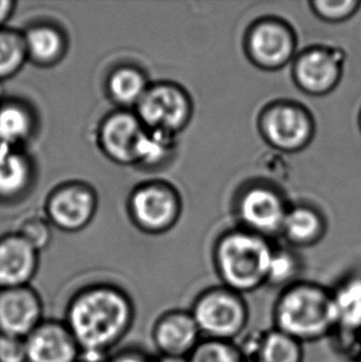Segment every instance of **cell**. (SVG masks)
Wrapping results in <instances>:
<instances>
[{
    "label": "cell",
    "instance_id": "603a6c76",
    "mask_svg": "<svg viewBox=\"0 0 361 362\" xmlns=\"http://www.w3.org/2000/svg\"><path fill=\"white\" fill-rule=\"evenodd\" d=\"M176 148V135L145 127L137 142L135 163L147 168L165 166L175 157Z\"/></svg>",
    "mask_w": 361,
    "mask_h": 362
},
{
    "label": "cell",
    "instance_id": "836d02e7",
    "mask_svg": "<svg viewBox=\"0 0 361 362\" xmlns=\"http://www.w3.org/2000/svg\"><path fill=\"white\" fill-rule=\"evenodd\" d=\"M355 353L357 356L361 358V334L359 335V338L357 340V348H355Z\"/></svg>",
    "mask_w": 361,
    "mask_h": 362
},
{
    "label": "cell",
    "instance_id": "ac0fdd59",
    "mask_svg": "<svg viewBox=\"0 0 361 362\" xmlns=\"http://www.w3.org/2000/svg\"><path fill=\"white\" fill-rule=\"evenodd\" d=\"M239 345L248 362L304 361V345L273 327L250 335Z\"/></svg>",
    "mask_w": 361,
    "mask_h": 362
},
{
    "label": "cell",
    "instance_id": "cb8c5ba5",
    "mask_svg": "<svg viewBox=\"0 0 361 362\" xmlns=\"http://www.w3.org/2000/svg\"><path fill=\"white\" fill-rule=\"evenodd\" d=\"M108 92L113 100L122 107H137L149 88L147 77L132 66L114 69L108 78Z\"/></svg>",
    "mask_w": 361,
    "mask_h": 362
},
{
    "label": "cell",
    "instance_id": "6da1fadb",
    "mask_svg": "<svg viewBox=\"0 0 361 362\" xmlns=\"http://www.w3.org/2000/svg\"><path fill=\"white\" fill-rule=\"evenodd\" d=\"M62 320L79 343L81 358L104 362L132 332L137 305L122 287L97 282L69 297Z\"/></svg>",
    "mask_w": 361,
    "mask_h": 362
},
{
    "label": "cell",
    "instance_id": "f1b7e54d",
    "mask_svg": "<svg viewBox=\"0 0 361 362\" xmlns=\"http://www.w3.org/2000/svg\"><path fill=\"white\" fill-rule=\"evenodd\" d=\"M28 244L31 245L36 251L46 249L52 239V230L49 221L42 218H29L21 224L18 231Z\"/></svg>",
    "mask_w": 361,
    "mask_h": 362
},
{
    "label": "cell",
    "instance_id": "484cf974",
    "mask_svg": "<svg viewBox=\"0 0 361 362\" xmlns=\"http://www.w3.org/2000/svg\"><path fill=\"white\" fill-rule=\"evenodd\" d=\"M28 59L24 36L13 30L0 29V79L14 76Z\"/></svg>",
    "mask_w": 361,
    "mask_h": 362
},
{
    "label": "cell",
    "instance_id": "52a82bcc",
    "mask_svg": "<svg viewBox=\"0 0 361 362\" xmlns=\"http://www.w3.org/2000/svg\"><path fill=\"white\" fill-rule=\"evenodd\" d=\"M246 59L256 69L276 72L292 64L298 54V39L292 25L273 15L255 19L243 40Z\"/></svg>",
    "mask_w": 361,
    "mask_h": 362
},
{
    "label": "cell",
    "instance_id": "d6986e66",
    "mask_svg": "<svg viewBox=\"0 0 361 362\" xmlns=\"http://www.w3.org/2000/svg\"><path fill=\"white\" fill-rule=\"evenodd\" d=\"M327 233V219L317 206L296 203L288 208L281 234L292 249H306L323 240Z\"/></svg>",
    "mask_w": 361,
    "mask_h": 362
},
{
    "label": "cell",
    "instance_id": "277c9868",
    "mask_svg": "<svg viewBox=\"0 0 361 362\" xmlns=\"http://www.w3.org/2000/svg\"><path fill=\"white\" fill-rule=\"evenodd\" d=\"M190 312L202 338L235 341L249 325V304L244 294L222 284L197 294Z\"/></svg>",
    "mask_w": 361,
    "mask_h": 362
},
{
    "label": "cell",
    "instance_id": "f546056e",
    "mask_svg": "<svg viewBox=\"0 0 361 362\" xmlns=\"http://www.w3.org/2000/svg\"><path fill=\"white\" fill-rule=\"evenodd\" d=\"M0 362H26L25 339L0 334Z\"/></svg>",
    "mask_w": 361,
    "mask_h": 362
},
{
    "label": "cell",
    "instance_id": "1f68e13d",
    "mask_svg": "<svg viewBox=\"0 0 361 362\" xmlns=\"http://www.w3.org/2000/svg\"><path fill=\"white\" fill-rule=\"evenodd\" d=\"M14 1L10 0H0V29L4 25L5 21L9 19L10 15L14 10Z\"/></svg>",
    "mask_w": 361,
    "mask_h": 362
},
{
    "label": "cell",
    "instance_id": "44dd1931",
    "mask_svg": "<svg viewBox=\"0 0 361 362\" xmlns=\"http://www.w3.org/2000/svg\"><path fill=\"white\" fill-rule=\"evenodd\" d=\"M23 36L28 59L39 66L55 64L66 54V37L54 25H34Z\"/></svg>",
    "mask_w": 361,
    "mask_h": 362
},
{
    "label": "cell",
    "instance_id": "4dcf8cb0",
    "mask_svg": "<svg viewBox=\"0 0 361 362\" xmlns=\"http://www.w3.org/2000/svg\"><path fill=\"white\" fill-rule=\"evenodd\" d=\"M104 362H155V358L142 346L127 345L114 350Z\"/></svg>",
    "mask_w": 361,
    "mask_h": 362
},
{
    "label": "cell",
    "instance_id": "d6a6232c",
    "mask_svg": "<svg viewBox=\"0 0 361 362\" xmlns=\"http://www.w3.org/2000/svg\"><path fill=\"white\" fill-rule=\"evenodd\" d=\"M155 362H188L187 358H172V356H156Z\"/></svg>",
    "mask_w": 361,
    "mask_h": 362
},
{
    "label": "cell",
    "instance_id": "7c38bea8",
    "mask_svg": "<svg viewBox=\"0 0 361 362\" xmlns=\"http://www.w3.org/2000/svg\"><path fill=\"white\" fill-rule=\"evenodd\" d=\"M45 319L44 299L31 284L0 289V334L25 339Z\"/></svg>",
    "mask_w": 361,
    "mask_h": 362
},
{
    "label": "cell",
    "instance_id": "e0dca14e",
    "mask_svg": "<svg viewBox=\"0 0 361 362\" xmlns=\"http://www.w3.org/2000/svg\"><path fill=\"white\" fill-rule=\"evenodd\" d=\"M39 269V251L18 235L0 239V289L30 286Z\"/></svg>",
    "mask_w": 361,
    "mask_h": 362
},
{
    "label": "cell",
    "instance_id": "8fae6325",
    "mask_svg": "<svg viewBox=\"0 0 361 362\" xmlns=\"http://www.w3.org/2000/svg\"><path fill=\"white\" fill-rule=\"evenodd\" d=\"M157 356L188 358L202 340L190 309L172 308L157 315L150 332Z\"/></svg>",
    "mask_w": 361,
    "mask_h": 362
},
{
    "label": "cell",
    "instance_id": "d4e9b609",
    "mask_svg": "<svg viewBox=\"0 0 361 362\" xmlns=\"http://www.w3.org/2000/svg\"><path fill=\"white\" fill-rule=\"evenodd\" d=\"M302 272V259L296 250L290 246H275L270 259L266 286L281 291L301 281Z\"/></svg>",
    "mask_w": 361,
    "mask_h": 362
},
{
    "label": "cell",
    "instance_id": "5bb4252c",
    "mask_svg": "<svg viewBox=\"0 0 361 362\" xmlns=\"http://www.w3.org/2000/svg\"><path fill=\"white\" fill-rule=\"evenodd\" d=\"M26 362H79L81 348L62 319L46 318L25 338Z\"/></svg>",
    "mask_w": 361,
    "mask_h": 362
},
{
    "label": "cell",
    "instance_id": "9a60e30c",
    "mask_svg": "<svg viewBox=\"0 0 361 362\" xmlns=\"http://www.w3.org/2000/svg\"><path fill=\"white\" fill-rule=\"evenodd\" d=\"M144 129L137 114L127 110L114 112L103 120L99 129V144L113 161L132 165L135 163L137 142Z\"/></svg>",
    "mask_w": 361,
    "mask_h": 362
},
{
    "label": "cell",
    "instance_id": "4316f807",
    "mask_svg": "<svg viewBox=\"0 0 361 362\" xmlns=\"http://www.w3.org/2000/svg\"><path fill=\"white\" fill-rule=\"evenodd\" d=\"M187 358L188 362H248L239 344L218 339H202Z\"/></svg>",
    "mask_w": 361,
    "mask_h": 362
},
{
    "label": "cell",
    "instance_id": "7a4b0ae2",
    "mask_svg": "<svg viewBox=\"0 0 361 362\" xmlns=\"http://www.w3.org/2000/svg\"><path fill=\"white\" fill-rule=\"evenodd\" d=\"M273 324L303 345L332 337L336 319L331 288L301 279L281 289L273 303Z\"/></svg>",
    "mask_w": 361,
    "mask_h": 362
},
{
    "label": "cell",
    "instance_id": "ffe728a7",
    "mask_svg": "<svg viewBox=\"0 0 361 362\" xmlns=\"http://www.w3.org/2000/svg\"><path fill=\"white\" fill-rule=\"evenodd\" d=\"M33 178V163L23 147L0 144V198L21 196Z\"/></svg>",
    "mask_w": 361,
    "mask_h": 362
},
{
    "label": "cell",
    "instance_id": "7402d4cb",
    "mask_svg": "<svg viewBox=\"0 0 361 362\" xmlns=\"http://www.w3.org/2000/svg\"><path fill=\"white\" fill-rule=\"evenodd\" d=\"M35 129L34 115L20 102H0V144L23 147Z\"/></svg>",
    "mask_w": 361,
    "mask_h": 362
},
{
    "label": "cell",
    "instance_id": "83f0119b",
    "mask_svg": "<svg viewBox=\"0 0 361 362\" xmlns=\"http://www.w3.org/2000/svg\"><path fill=\"white\" fill-rule=\"evenodd\" d=\"M316 18L327 24H342L361 8L359 0H312L308 3Z\"/></svg>",
    "mask_w": 361,
    "mask_h": 362
},
{
    "label": "cell",
    "instance_id": "3957f363",
    "mask_svg": "<svg viewBox=\"0 0 361 362\" xmlns=\"http://www.w3.org/2000/svg\"><path fill=\"white\" fill-rule=\"evenodd\" d=\"M273 243L243 228L222 234L213 247V264L220 284L240 294L266 286Z\"/></svg>",
    "mask_w": 361,
    "mask_h": 362
},
{
    "label": "cell",
    "instance_id": "ba28073f",
    "mask_svg": "<svg viewBox=\"0 0 361 362\" xmlns=\"http://www.w3.org/2000/svg\"><path fill=\"white\" fill-rule=\"evenodd\" d=\"M345 54L329 45H312L298 51L291 64V76L302 93L324 97L342 82L345 69Z\"/></svg>",
    "mask_w": 361,
    "mask_h": 362
},
{
    "label": "cell",
    "instance_id": "5b68a950",
    "mask_svg": "<svg viewBox=\"0 0 361 362\" xmlns=\"http://www.w3.org/2000/svg\"><path fill=\"white\" fill-rule=\"evenodd\" d=\"M260 135L275 151L297 153L316 136V122L303 104L288 99L273 100L258 117Z\"/></svg>",
    "mask_w": 361,
    "mask_h": 362
},
{
    "label": "cell",
    "instance_id": "9c48e42d",
    "mask_svg": "<svg viewBox=\"0 0 361 362\" xmlns=\"http://www.w3.org/2000/svg\"><path fill=\"white\" fill-rule=\"evenodd\" d=\"M135 114L147 129L177 135L190 124L193 102L178 84L161 82L149 86Z\"/></svg>",
    "mask_w": 361,
    "mask_h": 362
},
{
    "label": "cell",
    "instance_id": "8992f818",
    "mask_svg": "<svg viewBox=\"0 0 361 362\" xmlns=\"http://www.w3.org/2000/svg\"><path fill=\"white\" fill-rule=\"evenodd\" d=\"M290 206L277 186L258 180L240 187L234 197L233 211L240 228L271 240L281 234Z\"/></svg>",
    "mask_w": 361,
    "mask_h": 362
},
{
    "label": "cell",
    "instance_id": "2e32d148",
    "mask_svg": "<svg viewBox=\"0 0 361 362\" xmlns=\"http://www.w3.org/2000/svg\"><path fill=\"white\" fill-rule=\"evenodd\" d=\"M331 292L336 319L333 335L340 343L352 344L355 349L361 334V272L343 277Z\"/></svg>",
    "mask_w": 361,
    "mask_h": 362
},
{
    "label": "cell",
    "instance_id": "30bf717a",
    "mask_svg": "<svg viewBox=\"0 0 361 362\" xmlns=\"http://www.w3.org/2000/svg\"><path fill=\"white\" fill-rule=\"evenodd\" d=\"M129 206L137 226L149 233H164L171 229L182 211L178 192L162 182L137 187L132 192Z\"/></svg>",
    "mask_w": 361,
    "mask_h": 362
},
{
    "label": "cell",
    "instance_id": "4fadbf2b",
    "mask_svg": "<svg viewBox=\"0 0 361 362\" xmlns=\"http://www.w3.org/2000/svg\"><path fill=\"white\" fill-rule=\"evenodd\" d=\"M97 208L92 188L84 183H69L56 188L47 201L50 221L59 229L77 231L88 226Z\"/></svg>",
    "mask_w": 361,
    "mask_h": 362
},
{
    "label": "cell",
    "instance_id": "e575fe53",
    "mask_svg": "<svg viewBox=\"0 0 361 362\" xmlns=\"http://www.w3.org/2000/svg\"><path fill=\"white\" fill-rule=\"evenodd\" d=\"M357 125H359V129H360L361 132V109L360 112H359V117H357Z\"/></svg>",
    "mask_w": 361,
    "mask_h": 362
},
{
    "label": "cell",
    "instance_id": "d590c367",
    "mask_svg": "<svg viewBox=\"0 0 361 362\" xmlns=\"http://www.w3.org/2000/svg\"><path fill=\"white\" fill-rule=\"evenodd\" d=\"M79 362H98V361H92V360H87V358H79Z\"/></svg>",
    "mask_w": 361,
    "mask_h": 362
}]
</instances>
